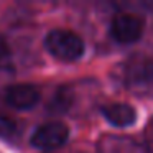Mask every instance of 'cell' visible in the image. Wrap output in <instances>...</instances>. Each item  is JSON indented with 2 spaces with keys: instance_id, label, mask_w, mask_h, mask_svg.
<instances>
[{
  "instance_id": "cell-6",
  "label": "cell",
  "mask_w": 153,
  "mask_h": 153,
  "mask_svg": "<svg viewBox=\"0 0 153 153\" xmlns=\"http://www.w3.org/2000/svg\"><path fill=\"white\" fill-rule=\"evenodd\" d=\"M127 77L132 84L153 86V59L143 58L127 68Z\"/></svg>"
},
{
  "instance_id": "cell-7",
  "label": "cell",
  "mask_w": 153,
  "mask_h": 153,
  "mask_svg": "<svg viewBox=\"0 0 153 153\" xmlns=\"http://www.w3.org/2000/svg\"><path fill=\"white\" fill-rule=\"evenodd\" d=\"M69 105H71V96H69V92L59 89V91H56L53 100L50 102V110H51V112H54V114L66 112V110L69 109Z\"/></svg>"
},
{
  "instance_id": "cell-2",
  "label": "cell",
  "mask_w": 153,
  "mask_h": 153,
  "mask_svg": "<svg viewBox=\"0 0 153 153\" xmlns=\"http://www.w3.org/2000/svg\"><path fill=\"white\" fill-rule=\"evenodd\" d=\"M145 23L138 15L133 13H119L114 17L110 23V35L117 43L130 45L142 38Z\"/></svg>"
},
{
  "instance_id": "cell-8",
  "label": "cell",
  "mask_w": 153,
  "mask_h": 153,
  "mask_svg": "<svg viewBox=\"0 0 153 153\" xmlns=\"http://www.w3.org/2000/svg\"><path fill=\"white\" fill-rule=\"evenodd\" d=\"M18 135V127L10 117L0 115V138L4 140H13Z\"/></svg>"
},
{
  "instance_id": "cell-1",
  "label": "cell",
  "mask_w": 153,
  "mask_h": 153,
  "mask_svg": "<svg viewBox=\"0 0 153 153\" xmlns=\"http://www.w3.org/2000/svg\"><path fill=\"white\" fill-rule=\"evenodd\" d=\"M45 46L61 61H76L84 54V41L69 30H53L45 38Z\"/></svg>"
},
{
  "instance_id": "cell-4",
  "label": "cell",
  "mask_w": 153,
  "mask_h": 153,
  "mask_svg": "<svg viewBox=\"0 0 153 153\" xmlns=\"http://www.w3.org/2000/svg\"><path fill=\"white\" fill-rule=\"evenodd\" d=\"M5 99L8 105L18 110L33 109L40 100V91L30 84H15L5 91Z\"/></svg>"
},
{
  "instance_id": "cell-5",
  "label": "cell",
  "mask_w": 153,
  "mask_h": 153,
  "mask_svg": "<svg viewBox=\"0 0 153 153\" xmlns=\"http://www.w3.org/2000/svg\"><path fill=\"white\" fill-rule=\"evenodd\" d=\"M102 114L114 127H130L137 120V110L125 102L107 104L102 107Z\"/></svg>"
},
{
  "instance_id": "cell-9",
  "label": "cell",
  "mask_w": 153,
  "mask_h": 153,
  "mask_svg": "<svg viewBox=\"0 0 153 153\" xmlns=\"http://www.w3.org/2000/svg\"><path fill=\"white\" fill-rule=\"evenodd\" d=\"M12 66V51L8 43L0 36V69H8Z\"/></svg>"
},
{
  "instance_id": "cell-3",
  "label": "cell",
  "mask_w": 153,
  "mask_h": 153,
  "mask_svg": "<svg viewBox=\"0 0 153 153\" xmlns=\"http://www.w3.org/2000/svg\"><path fill=\"white\" fill-rule=\"evenodd\" d=\"M69 137V128L63 122H48L45 125L38 127L31 137V145L40 150H54L66 143Z\"/></svg>"
}]
</instances>
